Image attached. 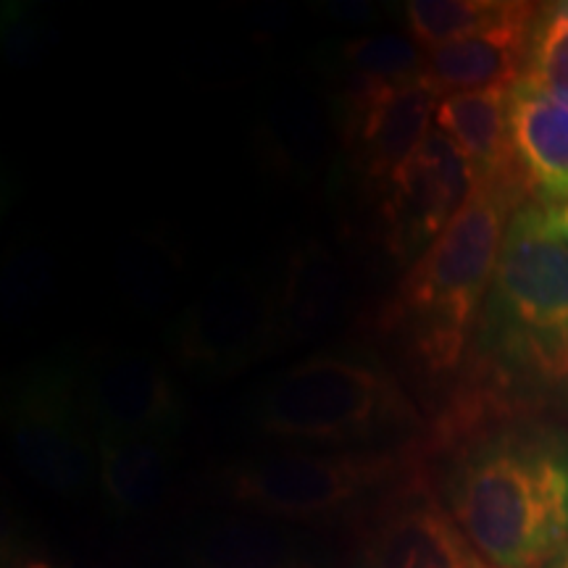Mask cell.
<instances>
[{"label": "cell", "instance_id": "cell-12", "mask_svg": "<svg viewBox=\"0 0 568 568\" xmlns=\"http://www.w3.org/2000/svg\"><path fill=\"white\" fill-rule=\"evenodd\" d=\"M508 132L529 203H568V98L518 77L508 88Z\"/></svg>", "mask_w": 568, "mask_h": 568}, {"label": "cell", "instance_id": "cell-3", "mask_svg": "<svg viewBox=\"0 0 568 568\" xmlns=\"http://www.w3.org/2000/svg\"><path fill=\"white\" fill-rule=\"evenodd\" d=\"M527 203L514 184L477 182L382 308V332L426 379L447 382L466 372L508 224Z\"/></svg>", "mask_w": 568, "mask_h": 568}, {"label": "cell", "instance_id": "cell-20", "mask_svg": "<svg viewBox=\"0 0 568 568\" xmlns=\"http://www.w3.org/2000/svg\"><path fill=\"white\" fill-rule=\"evenodd\" d=\"M521 77L568 98V3L539 6Z\"/></svg>", "mask_w": 568, "mask_h": 568}, {"label": "cell", "instance_id": "cell-2", "mask_svg": "<svg viewBox=\"0 0 568 568\" xmlns=\"http://www.w3.org/2000/svg\"><path fill=\"white\" fill-rule=\"evenodd\" d=\"M445 506L493 568L550 566L568 548V437L531 416L456 439Z\"/></svg>", "mask_w": 568, "mask_h": 568}, {"label": "cell", "instance_id": "cell-16", "mask_svg": "<svg viewBox=\"0 0 568 568\" xmlns=\"http://www.w3.org/2000/svg\"><path fill=\"white\" fill-rule=\"evenodd\" d=\"M176 435H98L95 479L119 514H142L161 500L172 477Z\"/></svg>", "mask_w": 568, "mask_h": 568}, {"label": "cell", "instance_id": "cell-23", "mask_svg": "<svg viewBox=\"0 0 568 568\" xmlns=\"http://www.w3.org/2000/svg\"><path fill=\"white\" fill-rule=\"evenodd\" d=\"M27 568H53V566H48V564H30Z\"/></svg>", "mask_w": 568, "mask_h": 568}, {"label": "cell", "instance_id": "cell-7", "mask_svg": "<svg viewBox=\"0 0 568 568\" xmlns=\"http://www.w3.org/2000/svg\"><path fill=\"white\" fill-rule=\"evenodd\" d=\"M174 355L184 372L226 379L280 347L272 287L253 272L216 274L174 326Z\"/></svg>", "mask_w": 568, "mask_h": 568}, {"label": "cell", "instance_id": "cell-10", "mask_svg": "<svg viewBox=\"0 0 568 568\" xmlns=\"http://www.w3.org/2000/svg\"><path fill=\"white\" fill-rule=\"evenodd\" d=\"M361 568H493L445 503L418 477L403 481L368 529Z\"/></svg>", "mask_w": 568, "mask_h": 568}, {"label": "cell", "instance_id": "cell-9", "mask_svg": "<svg viewBox=\"0 0 568 568\" xmlns=\"http://www.w3.org/2000/svg\"><path fill=\"white\" fill-rule=\"evenodd\" d=\"M439 98L422 80L353 84L343 95V140L353 169L382 187L435 130Z\"/></svg>", "mask_w": 568, "mask_h": 568}, {"label": "cell", "instance_id": "cell-17", "mask_svg": "<svg viewBox=\"0 0 568 568\" xmlns=\"http://www.w3.org/2000/svg\"><path fill=\"white\" fill-rule=\"evenodd\" d=\"M193 568H316L293 537L253 518H222L197 537Z\"/></svg>", "mask_w": 568, "mask_h": 568}, {"label": "cell", "instance_id": "cell-14", "mask_svg": "<svg viewBox=\"0 0 568 568\" xmlns=\"http://www.w3.org/2000/svg\"><path fill=\"white\" fill-rule=\"evenodd\" d=\"M272 301L280 347L314 343L345 316L347 276L324 245L303 240L290 247Z\"/></svg>", "mask_w": 568, "mask_h": 568}, {"label": "cell", "instance_id": "cell-4", "mask_svg": "<svg viewBox=\"0 0 568 568\" xmlns=\"http://www.w3.org/2000/svg\"><path fill=\"white\" fill-rule=\"evenodd\" d=\"M264 437L337 450L406 447L426 439L424 416L379 355L318 351L274 374L253 400Z\"/></svg>", "mask_w": 568, "mask_h": 568}, {"label": "cell", "instance_id": "cell-1", "mask_svg": "<svg viewBox=\"0 0 568 568\" xmlns=\"http://www.w3.org/2000/svg\"><path fill=\"white\" fill-rule=\"evenodd\" d=\"M453 397L481 418L568 410V245L542 205L510 219Z\"/></svg>", "mask_w": 568, "mask_h": 568}, {"label": "cell", "instance_id": "cell-8", "mask_svg": "<svg viewBox=\"0 0 568 568\" xmlns=\"http://www.w3.org/2000/svg\"><path fill=\"white\" fill-rule=\"evenodd\" d=\"M477 187V174L464 153L432 130L382 184V232L387 251L410 266L464 209Z\"/></svg>", "mask_w": 568, "mask_h": 568}, {"label": "cell", "instance_id": "cell-6", "mask_svg": "<svg viewBox=\"0 0 568 568\" xmlns=\"http://www.w3.org/2000/svg\"><path fill=\"white\" fill-rule=\"evenodd\" d=\"M6 429L27 477L53 493H77L95 474L84 374L63 358L38 361L13 376L6 393Z\"/></svg>", "mask_w": 568, "mask_h": 568}, {"label": "cell", "instance_id": "cell-18", "mask_svg": "<svg viewBox=\"0 0 568 568\" xmlns=\"http://www.w3.org/2000/svg\"><path fill=\"white\" fill-rule=\"evenodd\" d=\"M337 69L353 84H400L422 80L424 51L408 34L382 32L361 34L339 42L335 51Z\"/></svg>", "mask_w": 568, "mask_h": 568}, {"label": "cell", "instance_id": "cell-21", "mask_svg": "<svg viewBox=\"0 0 568 568\" xmlns=\"http://www.w3.org/2000/svg\"><path fill=\"white\" fill-rule=\"evenodd\" d=\"M545 219H548V226L558 234L560 240L568 245V203L552 205V209H545Z\"/></svg>", "mask_w": 568, "mask_h": 568}, {"label": "cell", "instance_id": "cell-13", "mask_svg": "<svg viewBox=\"0 0 568 568\" xmlns=\"http://www.w3.org/2000/svg\"><path fill=\"white\" fill-rule=\"evenodd\" d=\"M537 11V3H516L506 19L487 30L424 51L422 82L437 98L468 90L510 88L524 74Z\"/></svg>", "mask_w": 568, "mask_h": 568}, {"label": "cell", "instance_id": "cell-11", "mask_svg": "<svg viewBox=\"0 0 568 568\" xmlns=\"http://www.w3.org/2000/svg\"><path fill=\"white\" fill-rule=\"evenodd\" d=\"M92 435H176L182 395L163 366L140 353H105L84 372Z\"/></svg>", "mask_w": 568, "mask_h": 568}, {"label": "cell", "instance_id": "cell-15", "mask_svg": "<svg viewBox=\"0 0 568 568\" xmlns=\"http://www.w3.org/2000/svg\"><path fill=\"white\" fill-rule=\"evenodd\" d=\"M435 126L471 163L477 182L514 184L524 190L510 151L508 88L453 92L439 98Z\"/></svg>", "mask_w": 568, "mask_h": 568}, {"label": "cell", "instance_id": "cell-22", "mask_svg": "<svg viewBox=\"0 0 568 568\" xmlns=\"http://www.w3.org/2000/svg\"><path fill=\"white\" fill-rule=\"evenodd\" d=\"M548 568H568V548H566L564 552H560V556H558L556 560H552V564H550Z\"/></svg>", "mask_w": 568, "mask_h": 568}, {"label": "cell", "instance_id": "cell-5", "mask_svg": "<svg viewBox=\"0 0 568 568\" xmlns=\"http://www.w3.org/2000/svg\"><path fill=\"white\" fill-rule=\"evenodd\" d=\"M424 443L366 450H276L245 458L224 471L234 506L282 521H314L345 514L368 495L414 477Z\"/></svg>", "mask_w": 568, "mask_h": 568}, {"label": "cell", "instance_id": "cell-19", "mask_svg": "<svg viewBox=\"0 0 568 568\" xmlns=\"http://www.w3.org/2000/svg\"><path fill=\"white\" fill-rule=\"evenodd\" d=\"M516 9V0H410L403 6L408 38L422 51L487 30Z\"/></svg>", "mask_w": 568, "mask_h": 568}]
</instances>
